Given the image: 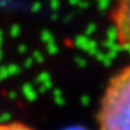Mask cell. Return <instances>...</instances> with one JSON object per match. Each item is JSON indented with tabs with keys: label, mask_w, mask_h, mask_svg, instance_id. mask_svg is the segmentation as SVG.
I'll list each match as a JSON object with an SVG mask.
<instances>
[{
	"label": "cell",
	"mask_w": 130,
	"mask_h": 130,
	"mask_svg": "<svg viewBox=\"0 0 130 130\" xmlns=\"http://www.w3.org/2000/svg\"><path fill=\"white\" fill-rule=\"evenodd\" d=\"M0 130H34L30 126L25 125L21 122H9V123H1Z\"/></svg>",
	"instance_id": "cell-3"
},
{
	"label": "cell",
	"mask_w": 130,
	"mask_h": 130,
	"mask_svg": "<svg viewBox=\"0 0 130 130\" xmlns=\"http://www.w3.org/2000/svg\"><path fill=\"white\" fill-rule=\"evenodd\" d=\"M111 18L118 43L122 47L130 48V0H118Z\"/></svg>",
	"instance_id": "cell-2"
},
{
	"label": "cell",
	"mask_w": 130,
	"mask_h": 130,
	"mask_svg": "<svg viewBox=\"0 0 130 130\" xmlns=\"http://www.w3.org/2000/svg\"><path fill=\"white\" fill-rule=\"evenodd\" d=\"M96 121L98 130H130V65L108 81Z\"/></svg>",
	"instance_id": "cell-1"
}]
</instances>
